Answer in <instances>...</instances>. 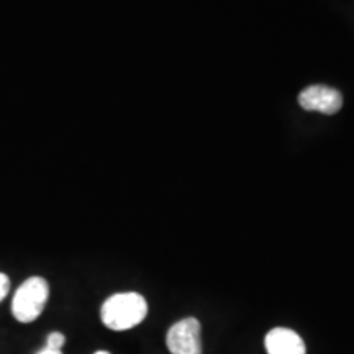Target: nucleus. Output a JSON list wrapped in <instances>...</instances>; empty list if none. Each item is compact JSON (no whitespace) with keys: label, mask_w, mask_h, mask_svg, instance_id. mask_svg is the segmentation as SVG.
<instances>
[{"label":"nucleus","mask_w":354,"mask_h":354,"mask_svg":"<svg viewBox=\"0 0 354 354\" xmlns=\"http://www.w3.org/2000/svg\"><path fill=\"white\" fill-rule=\"evenodd\" d=\"M201 322L189 317L174 323L167 331L166 343L172 354H202Z\"/></svg>","instance_id":"nucleus-3"},{"label":"nucleus","mask_w":354,"mask_h":354,"mask_svg":"<svg viewBox=\"0 0 354 354\" xmlns=\"http://www.w3.org/2000/svg\"><path fill=\"white\" fill-rule=\"evenodd\" d=\"M66 343V336L63 333H59V331H53V333L48 335L46 338V348H51V349H61L64 346Z\"/></svg>","instance_id":"nucleus-6"},{"label":"nucleus","mask_w":354,"mask_h":354,"mask_svg":"<svg viewBox=\"0 0 354 354\" xmlns=\"http://www.w3.org/2000/svg\"><path fill=\"white\" fill-rule=\"evenodd\" d=\"M50 297L46 279L33 276L17 289L12 300V313L20 323H32L41 315Z\"/></svg>","instance_id":"nucleus-2"},{"label":"nucleus","mask_w":354,"mask_h":354,"mask_svg":"<svg viewBox=\"0 0 354 354\" xmlns=\"http://www.w3.org/2000/svg\"><path fill=\"white\" fill-rule=\"evenodd\" d=\"M264 346L268 354H307V348L300 335L282 326H277L266 335Z\"/></svg>","instance_id":"nucleus-5"},{"label":"nucleus","mask_w":354,"mask_h":354,"mask_svg":"<svg viewBox=\"0 0 354 354\" xmlns=\"http://www.w3.org/2000/svg\"><path fill=\"white\" fill-rule=\"evenodd\" d=\"M95 354H110V353L109 351H97Z\"/></svg>","instance_id":"nucleus-9"},{"label":"nucleus","mask_w":354,"mask_h":354,"mask_svg":"<svg viewBox=\"0 0 354 354\" xmlns=\"http://www.w3.org/2000/svg\"><path fill=\"white\" fill-rule=\"evenodd\" d=\"M37 354H63V351H61V349H51V348H44V349H41V351L37 353Z\"/></svg>","instance_id":"nucleus-8"},{"label":"nucleus","mask_w":354,"mask_h":354,"mask_svg":"<svg viewBox=\"0 0 354 354\" xmlns=\"http://www.w3.org/2000/svg\"><path fill=\"white\" fill-rule=\"evenodd\" d=\"M8 292H10V279L7 274L0 272V302L7 297Z\"/></svg>","instance_id":"nucleus-7"},{"label":"nucleus","mask_w":354,"mask_h":354,"mask_svg":"<svg viewBox=\"0 0 354 354\" xmlns=\"http://www.w3.org/2000/svg\"><path fill=\"white\" fill-rule=\"evenodd\" d=\"M299 104L308 112L335 115L343 107V95L336 88L326 86H310L300 92Z\"/></svg>","instance_id":"nucleus-4"},{"label":"nucleus","mask_w":354,"mask_h":354,"mask_svg":"<svg viewBox=\"0 0 354 354\" xmlns=\"http://www.w3.org/2000/svg\"><path fill=\"white\" fill-rule=\"evenodd\" d=\"M148 315V302L136 292L115 294L105 300L100 308V318L113 331H125L140 325Z\"/></svg>","instance_id":"nucleus-1"}]
</instances>
